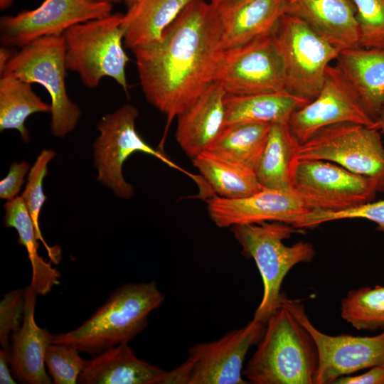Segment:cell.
Returning <instances> with one entry per match:
<instances>
[{"mask_svg":"<svg viewBox=\"0 0 384 384\" xmlns=\"http://www.w3.org/2000/svg\"><path fill=\"white\" fill-rule=\"evenodd\" d=\"M215 6L192 0L161 39L132 50L146 100L166 116V129L213 82L223 53Z\"/></svg>","mask_w":384,"mask_h":384,"instance_id":"1","label":"cell"},{"mask_svg":"<svg viewBox=\"0 0 384 384\" xmlns=\"http://www.w3.org/2000/svg\"><path fill=\"white\" fill-rule=\"evenodd\" d=\"M318 365L313 337L280 300L243 375L254 384H314Z\"/></svg>","mask_w":384,"mask_h":384,"instance_id":"2","label":"cell"},{"mask_svg":"<svg viewBox=\"0 0 384 384\" xmlns=\"http://www.w3.org/2000/svg\"><path fill=\"white\" fill-rule=\"evenodd\" d=\"M164 300L155 281L123 284L80 326L54 335L53 343L70 346L92 356L100 354L129 342L144 331L149 314Z\"/></svg>","mask_w":384,"mask_h":384,"instance_id":"3","label":"cell"},{"mask_svg":"<svg viewBox=\"0 0 384 384\" xmlns=\"http://www.w3.org/2000/svg\"><path fill=\"white\" fill-rule=\"evenodd\" d=\"M235 239L247 258H252L261 274L263 294L254 316L267 321L279 305L282 282L296 265L311 262L316 251L311 243L299 241L286 245L284 240L299 232L281 222L237 225L231 227Z\"/></svg>","mask_w":384,"mask_h":384,"instance_id":"4","label":"cell"},{"mask_svg":"<svg viewBox=\"0 0 384 384\" xmlns=\"http://www.w3.org/2000/svg\"><path fill=\"white\" fill-rule=\"evenodd\" d=\"M124 14L114 13L78 23L63 34L65 63L88 88L97 87L102 78H112L129 93L125 68L129 58L123 42Z\"/></svg>","mask_w":384,"mask_h":384,"instance_id":"5","label":"cell"},{"mask_svg":"<svg viewBox=\"0 0 384 384\" xmlns=\"http://www.w3.org/2000/svg\"><path fill=\"white\" fill-rule=\"evenodd\" d=\"M67 70L62 35L43 37L23 46L0 74L39 84L46 90L51 100V132L57 137L72 132L81 116L80 107L68 95Z\"/></svg>","mask_w":384,"mask_h":384,"instance_id":"6","label":"cell"},{"mask_svg":"<svg viewBox=\"0 0 384 384\" xmlns=\"http://www.w3.org/2000/svg\"><path fill=\"white\" fill-rule=\"evenodd\" d=\"M286 90L313 100L319 93L330 63L341 51L297 17L283 14L272 32Z\"/></svg>","mask_w":384,"mask_h":384,"instance_id":"7","label":"cell"},{"mask_svg":"<svg viewBox=\"0 0 384 384\" xmlns=\"http://www.w3.org/2000/svg\"><path fill=\"white\" fill-rule=\"evenodd\" d=\"M266 322L258 317L218 340L191 347L187 359L166 371L159 384H245L243 364L249 349L259 342Z\"/></svg>","mask_w":384,"mask_h":384,"instance_id":"8","label":"cell"},{"mask_svg":"<svg viewBox=\"0 0 384 384\" xmlns=\"http://www.w3.org/2000/svg\"><path fill=\"white\" fill-rule=\"evenodd\" d=\"M374 127L344 122L325 127L299 144L297 159L330 161L373 180L384 192V146Z\"/></svg>","mask_w":384,"mask_h":384,"instance_id":"9","label":"cell"},{"mask_svg":"<svg viewBox=\"0 0 384 384\" xmlns=\"http://www.w3.org/2000/svg\"><path fill=\"white\" fill-rule=\"evenodd\" d=\"M138 117L137 109L129 104L103 116L97 124L100 135L93 144L97 180L123 198H129L134 193V187L125 181L122 174L123 164L132 154L140 152L151 155L179 169L139 134L136 129Z\"/></svg>","mask_w":384,"mask_h":384,"instance_id":"10","label":"cell"},{"mask_svg":"<svg viewBox=\"0 0 384 384\" xmlns=\"http://www.w3.org/2000/svg\"><path fill=\"white\" fill-rule=\"evenodd\" d=\"M292 188L312 209L343 210L373 201L377 183L334 163L316 159L297 160Z\"/></svg>","mask_w":384,"mask_h":384,"instance_id":"11","label":"cell"},{"mask_svg":"<svg viewBox=\"0 0 384 384\" xmlns=\"http://www.w3.org/2000/svg\"><path fill=\"white\" fill-rule=\"evenodd\" d=\"M213 82L233 96L287 92L272 33L223 50Z\"/></svg>","mask_w":384,"mask_h":384,"instance_id":"12","label":"cell"},{"mask_svg":"<svg viewBox=\"0 0 384 384\" xmlns=\"http://www.w3.org/2000/svg\"><path fill=\"white\" fill-rule=\"evenodd\" d=\"M280 300L314 340L319 354L315 384L334 383L358 370L384 366V331L374 336L328 335L314 326L299 302L282 295Z\"/></svg>","mask_w":384,"mask_h":384,"instance_id":"13","label":"cell"},{"mask_svg":"<svg viewBox=\"0 0 384 384\" xmlns=\"http://www.w3.org/2000/svg\"><path fill=\"white\" fill-rule=\"evenodd\" d=\"M112 6L98 0H45L35 9L1 17V43L21 48L43 37L62 36L73 26L110 15Z\"/></svg>","mask_w":384,"mask_h":384,"instance_id":"14","label":"cell"},{"mask_svg":"<svg viewBox=\"0 0 384 384\" xmlns=\"http://www.w3.org/2000/svg\"><path fill=\"white\" fill-rule=\"evenodd\" d=\"M344 122L375 128L346 76L337 65H329L318 95L291 114L288 126L302 144L319 130Z\"/></svg>","mask_w":384,"mask_h":384,"instance_id":"15","label":"cell"},{"mask_svg":"<svg viewBox=\"0 0 384 384\" xmlns=\"http://www.w3.org/2000/svg\"><path fill=\"white\" fill-rule=\"evenodd\" d=\"M207 210L215 225L223 228L265 222H281L294 227L312 208L294 189L263 188L239 198L214 194L207 201Z\"/></svg>","mask_w":384,"mask_h":384,"instance_id":"16","label":"cell"},{"mask_svg":"<svg viewBox=\"0 0 384 384\" xmlns=\"http://www.w3.org/2000/svg\"><path fill=\"white\" fill-rule=\"evenodd\" d=\"M25 311L21 327L11 335L9 347L13 375L28 384H50L52 378L46 370L45 356L53 343L54 335L38 326L35 321L38 294L30 284L24 289Z\"/></svg>","mask_w":384,"mask_h":384,"instance_id":"17","label":"cell"},{"mask_svg":"<svg viewBox=\"0 0 384 384\" xmlns=\"http://www.w3.org/2000/svg\"><path fill=\"white\" fill-rule=\"evenodd\" d=\"M284 14L302 20L341 50L360 47L359 25L352 0H284Z\"/></svg>","mask_w":384,"mask_h":384,"instance_id":"18","label":"cell"},{"mask_svg":"<svg viewBox=\"0 0 384 384\" xmlns=\"http://www.w3.org/2000/svg\"><path fill=\"white\" fill-rule=\"evenodd\" d=\"M215 8L226 50L272 33L284 14V0H230Z\"/></svg>","mask_w":384,"mask_h":384,"instance_id":"19","label":"cell"},{"mask_svg":"<svg viewBox=\"0 0 384 384\" xmlns=\"http://www.w3.org/2000/svg\"><path fill=\"white\" fill-rule=\"evenodd\" d=\"M226 93L216 83L177 116L176 139L191 159L206 151L225 125Z\"/></svg>","mask_w":384,"mask_h":384,"instance_id":"20","label":"cell"},{"mask_svg":"<svg viewBox=\"0 0 384 384\" xmlns=\"http://www.w3.org/2000/svg\"><path fill=\"white\" fill-rule=\"evenodd\" d=\"M166 371L136 356L129 342L93 356L79 375L80 384H159Z\"/></svg>","mask_w":384,"mask_h":384,"instance_id":"21","label":"cell"},{"mask_svg":"<svg viewBox=\"0 0 384 384\" xmlns=\"http://www.w3.org/2000/svg\"><path fill=\"white\" fill-rule=\"evenodd\" d=\"M336 60L375 122L384 102V48H346Z\"/></svg>","mask_w":384,"mask_h":384,"instance_id":"22","label":"cell"},{"mask_svg":"<svg viewBox=\"0 0 384 384\" xmlns=\"http://www.w3.org/2000/svg\"><path fill=\"white\" fill-rule=\"evenodd\" d=\"M192 0H137L123 15L124 43L131 50L159 41Z\"/></svg>","mask_w":384,"mask_h":384,"instance_id":"23","label":"cell"},{"mask_svg":"<svg viewBox=\"0 0 384 384\" xmlns=\"http://www.w3.org/2000/svg\"><path fill=\"white\" fill-rule=\"evenodd\" d=\"M300 143L291 132L288 122L272 124L255 172L263 188L291 190L292 174Z\"/></svg>","mask_w":384,"mask_h":384,"instance_id":"24","label":"cell"},{"mask_svg":"<svg viewBox=\"0 0 384 384\" xmlns=\"http://www.w3.org/2000/svg\"><path fill=\"white\" fill-rule=\"evenodd\" d=\"M309 101L287 92L233 96L225 99V125L238 122H288Z\"/></svg>","mask_w":384,"mask_h":384,"instance_id":"25","label":"cell"},{"mask_svg":"<svg viewBox=\"0 0 384 384\" xmlns=\"http://www.w3.org/2000/svg\"><path fill=\"white\" fill-rule=\"evenodd\" d=\"M4 208L5 226L16 230L18 244L28 252L32 270L31 285L38 294L46 295L59 284L60 273L52 266L51 261L46 262L38 254V239L35 227L21 196L8 200Z\"/></svg>","mask_w":384,"mask_h":384,"instance_id":"26","label":"cell"},{"mask_svg":"<svg viewBox=\"0 0 384 384\" xmlns=\"http://www.w3.org/2000/svg\"><path fill=\"white\" fill-rule=\"evenodd\" d=\"M215 195L239 198L262 190L255 171L204 151L192 159Z\"/></svg>","mask_w":384,"mask_h":384,"instance_id":"27","label":"cell"},{"mask_svg":"<svg viewBox=\"0 0 384 384\" xmlns=\"http://www.w3.org/2000/svg\"><path fill=\"white\" fill-rule=\"evenodd\" d=\"M272 124L238 122L225 125L206 151L255 171Z\"/></svg>","mask_w":384,"mask_h":384,"instance_id":"28","label":"cell"},{"mask_svg":"<svg viewBox=\"0 0 384 384\" xmlns=\"http://www.w3.org/2000/svg\"><path fill=\"white\" fill-rule=\"evenodd\" d=\"M51 105L43 102L33 90L31 83L11 75L0 78V131L16 129L27 143V118L35 113L51 112Z\"/></svg>","mask_w":384,"mask_h":384,"instance_id":"29","label":"cell"},{"mask_svg":"<svg viewBox=\"0 0 384 384\" xmlns=\"http://www.w3.org/2000/svg\"><path fill=\"white\" fill-rule=\"evenodd\" d=\"M340 309L341 317L358 330L384 328V286L349 291Z\"/></svg>","mask_w":384,"mask_h":384,"instance_id":"30","label":"cell"},{"mask_svg":"<svg viewBox=\"0 0 384 384\" xmlns=\"http://www.w3.org/2000/svg\"><path fill=\"white\" fill-rule=\"evenodd\" d=\"M55 156V152L51 149H43L29 170L26 186L21 196L31 217L38 240L43 243L50 261L58 264L61 257L60 248L48 245L39 225L40 213L47 198L43 192V180L48 174V164Z\"/></svg>","mask_w":384,"mask_h":384,"instance_id":"31","label":"cell"},{"mask_svg":"<svg viewBox=\"0 0 384 384\" xmlns=\"http://www.w3.org/2000/svg\"><path fill=\"white\" fill-rule=\"evenodd\" d=\"M356 218L375 223L378 229L384 233V199L368 202L343 210L330 211L314 208L306 214L294 228L302 230L314 228L326 222Z\"/></svg>","mask_w":384,"mask_h":384,"instance_id":"32","label":"cell"},{"mask_svg":"<svg viewBox=\"0 0 384 384\" xmlns=\"http://www.w3.org/2000/svg\"><path fill=\"white\" fill-rule=\"evenodd\" d=\"M75 348L53 343L45 356L46 366L54 384H75L87 360Z\"/></svg>","mask_w":384,"mask_h":384,"instance_id":"33","label":"cell"},{"mask_svg":"<svg viewBox=\"0 0 384 384\" xmlns=\"http://www.w3.org/2000/svg\"><path fill=\"white\" fill-rule=\"evenodd\" d=\"M360 30V47L384 48V0H352Z\"/></svg>","mask_w":384,"mask_h":384,"instance_id":"34","label":"cell"},{"mask_svg":"<svg viewBox=\"0 0 384 384\" xmlns=\"http://www.w3.org/2000/svg\"><path fill=\"white\" fill-rule=\"evenodd\" d=\"M25 311L24 289H14L6 293L0 302V343L9 348V337L21 326Z\"/></svg>","mask_w":384,"mask_h":384,"instance_id":"35","label":"cell"},{"mask_svg":"<svg viewBox=\"0 0 384 384\" xmlns=\"http://www.w3.org/2000/svg\"><path fill=\"white\" fill-rule=\"evenodd\" d=\"M29 170V164L25 161L11 164L6 176L0 181V198L10 200L17 196L25 176Z\"/></svg>","mask_w":384,"mask_h":384,"instance_id":"36","label":"cell"},{"mask_svg":"<svg viewBox=\"0 0 384 384\" xmlns=\"http://www.w3.org/2000/svg\"><path fill=\"white\" fill-rule=\"evenodd\" d=\"M336 384H384V366H374L358 375H345L338 378Z\"/></svg>","mask_w":384,"mask_h":384,"instance_id":"37","label":"cell"},{"mask_svg":"<svg viewBox=\"0 0 384 384\" xmlns=\"http://www.w3.org/2000/svg\"><path fill=\"white\" fill-rule=\"evenodd\" d=\"M0 383H16L11 372L9 348L0 351Z\"/></svg>","mask_w":384,"mask_h":384,"instance_id":"38","label":"cell"},{"mask_svg":"<svg viewBox=\"0 0 384 384\" xmlns=\"http://www.w3.org/2000/svg\"><path fill=\"white\" fill-rule=\"evenodd\" d=\"M14 53V52L11 48L3 46L0 48V74L4 70Z\"/></svg>","mask_w":384,"mask_h":384,"instance_id":"39","label":"cell"},{"mask_svg":"<svg viewBox=\"0 0 384 384\" xmlns=\"http://www.w3.org/2000/svg\"><path fill=\"white\" fill-rule=\"evenodd\" d=\"M375 128L384 134V102L375 120Z\"/></svg>","mask_w":384,"mask_h":384,"instance_id":"40","label":"cell"},{"mask_svg":"<svg viewBox=\"0 0 384 384\" xmlns=\"http://www.w3.org/2000/svg\"><path fill=\"white\" fill-rule=\"evenodd\" d=\"M13 0H1V9H5L11 4Z\"/></svg>","mask_w":384,"mask_h":384,"instance_id":"41","label":"cell"},{"mask_svg":"<svg viewBox=\"0 0 384 384\" xmlns=\"http://www.w3.org/2000/svg\"><path fill=\"white\" fill-rule=\"evenodd\" d=\"M137 0H124V4L127 6V8L130 7L132 4H134Z\"/></svg>","mask_w":384,"mask_h":384,"instance_id":"42","label":"cell"},{"mask_svg":"<svg viewBox=\"0 0 384 384\" xmlns=\"http://www.w3.org/2000/svg\"><path fill=\"white\" fill-rule=\"evenodd\" d=\"M230 1V0H209V2H210L213 5L216 6V5L219 4H221L223 2H225V1Z\"/></svg>","mask_w":384,"mask_h":384,"instance_id":"43","label":"cell"},{"mask_svg":"<svg viewBox=\"0 0 384 384\" xmlns=\"http://www.w3.org/2000/svg\"><path fill=\"white\" fill-rule=\"evenodd\" d=\"M98 1H106V2H109L110 4H118V3H120L122 2V1L124 0H98Z\"/></svg>","mask_w":384,"mask_h":384,"instance_id":"44","label":"cell"}]
</instances>
